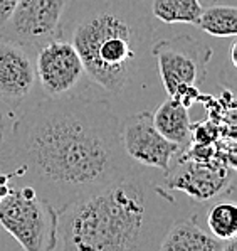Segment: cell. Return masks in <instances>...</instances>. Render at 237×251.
<instances>
[{
  "mask_svg": "<svg viewBox=\"0 0 237 251\" xmlns=\"http://www.w3.org/2000/svg\"><path fill=\"white\" fill-rule=\"evenodd\" d=\"M116 108L94 91L41 98L15 117L0 149V171L54 209L135 167L120 138Z\"/></svg>",
  "mask_w": 237,
  "mask_h": 251,
  "instance_id": "obj_1",
  "label": "cell"
},
{
  "mask_svg": "<svg viewBox=\"0 0 237 251\" xmlns=\"http://www.w3.org/2000/svg\"><path fill=\"white\" fill-rule=\"evenodd\" d=\"M182 212L163 176L156 179L135 165L57 212L56 250H158L167 227Z\"/></svg>",
  "mask_w": 237,
  "mask_h": 251,
  "instance_id": "obj_2",
  "label": "cell"
},
{
  "mask_svg": "<svg viewBox=\"0 0 237 251\" xmlns=\"http://www.w3.org/2000/svg\"><path fill=\"white\" fill-rule=\"evenodd\" d=\"M155 29L147 0H67L61 37L76 48L94 93L114 106L143 90Z\"/></svg>",
  "mask_w": 237,
  "mask_h": 251,
  "instance_id": "obj_3",
  "label": "cell"
},
{
  "mask_svg": "<svg viewBox=\"0 0 237 251\" xmlns=\"http://www.w3.org/2000/svg\"><path fill=\"white\" fill-rule=\"evenodd\" d=\"M151 56L167 95L187 108L192 106L198 100V88L207 78L212 49L195 37L182 34L155 41Z\"/></svg>",
  "mask_w": 237,
  "mask_h": 251,
  "instance_id": "obj_4",
  "label": "cell"
},
{
  "mask_svg": "<svg viewBox=\"0 0 237 251\" xmlns=\"http://www.w3.org/2000/svg\"><path fill=\"white\" fill-rule=\"evenodd\" d=\"M0 227L25 251L56 250L57 211L27 185L10 184L0 201Z\"/></svg>",
  "mask_w": 237,
  "mask_h": 251,
  "instance_id": "obj_5",
  "label": "cell"
},
{
  "mask_svg": "<svg viewBox=\"0 0 237 251\" xmlns=\"http://www.w3.org/2000/svg\"><path fill=\"white\" fill-rule=\"evenodd\" d=\"M39 88L36 49L0 34V108L17 117L34 105Z\"/></svg>",
  "mask_w": 237,
  "mask_h": 251,
  "instance_id": "obj_6",
  "label": "cell"
},
{
  "mask_svg": "<svg viewBox=\"0 0 237 251\" xmlns=\"http://www.w3.org/2000/svg\"><path fill=\"white\" fill-rule=\"evenodd\" d=\"M36 71L44 98H64L89 90L81 57L64 37H56L37 49Z\"/></svg>",
  "mask_w": 237,
  "mask_h": 251,
  "instance_id": "obj_7",
  "label": "cell"
},
{
  "mask_svg": "<svg viewBox=\"0 0 237 251\" xmlns=\"http://www.w3.org/2000/svg\"><path fill=\"white\" fill-rule=\"evenodd\" d=\"M163 179L170 191L183 192L195 202H207L234 187V165L219 159L197 160L180 150Z\"/></svg>",
  "mask_w": 237,
  "mask_h": 251,
  "instance_id": "obj_8",
  "label": "cell"
},
{
  "mask_svg": "<svg viewBox=\"0 0 237 251\" xmlns=\"http://www.w3.org/2000/svg\"><path fill=\"white\" fill-rule=\"evenodd\" d=\"M120 138L128 159L140 167L165 174L180 147L168 142L153 125L151 111L141 110L120 123Z\"/></svg>",
  "mask_w": 237,
  "mask_h": 251,
  "instance_id": "obj_9",
  "label": "cell"
},
{
  "mask_svg": "<svg viewBox=\"0 0 237 251\" xmlns=\"http://www.w3.org/2000/svg\"><path fill=\"white\" fill-rule=\"evenodd\" d=\"M67 0H19L0 34L32 49L61 37V21Z\"/></svg>",
  "mask_w": 237,
  "mask_h": 251,
  "instance_id": "obj_10",
  "label": "cell"
},
{
  "mask_svg": "<svg viewBox=\"0 0 237 251\" xmlns=\"http://www.w3.org/2000/svg\"><path fill=\"white\" fill-rule=\"evenodd\" d=\"M162 251H236L227 243L219 241L198 225L195 211L182 212L170 223L160 241Z\"/></svg>",
  "mask_w": 237,
  "mask_h": 251,
  "instance_id": "obj_11",
  "label": "cell"
},
{
  "mask_svg": "<svg viewBox=\"0 0 237 251\" xmlns=\"http://www.w3.org/2000/svg\"><path fill=\"white\" fill-rule=\"evenodd\" d=\"M153 125L168 142L180 147V150L187 149L192 144V120H190L189 108L182 105L178 100L168 96L162 105L151 111Z\"/></svg>",
  "mask_w": 237,
  "mask_h": 251,
  "instance_id": "obj_12",
  "label": "cell"
},
{
  "mask_svg": "<svg viewBox=\"0 0 237 251\" xmlns=\"http://www.w3.org/2000/svg\"><path fill=\"white\" fill-rule=\"evenodd\" d=\"M200 0H151V17L163 24H189L197 25L202 14Z\"/></svg>",
  "mask_w": 237,
  "mask_h": 251,
  "instance_id": "obj_13",
  "label": "cell"
},
{
  "mask_svg": "<svg viewBox=\"0 0 237 251\" xmlns=\"http://www.w3.org/2000/svg\"><path fill=\"white\" fill-rule=\"evenodd\" d=\"M207 227L214 238L236 250L237 206L231 198L219 199L207 209Z\"/></svg>",
  "mask_w": 237,
  "mask_h": 251,
  "instance_id": "obj_14",
  "label": "cell"
},
{
  "mask_svg": "<svg viewBox=\"0 0 237 251\" xmlns=\"http://www.w3.org/2000/svg\"><path fill=\"white\" fill-rule=\"evenodd\" d=\"M197 25L209 36L234 39L237 34V9L225 3L204 7Z\"/></svg>",
  "mask_w": 237,
  "mask_h": 251,
  "instance_id": "obj_15",
  "label": "cell"
},
{
  "mask_svg": "<svg viewBox=\"0 0 237 251\" xmlns=\"http://www.w3.org/2000/svg\"><path fill=\"white\" fill-rule=\"evenodd\" d=\"M17 3L19 0H0V29L7 24V21L10 19Z\"/></svg>",
  "mask_w": 237,
  "mask_h": 251,
  "instance_id": "obj_16",
  "label": "cell"
},
{
  "mask_svg": "<svg viewBox=\"0 0 237 251\" xmlns=\"http://www.w3.org/2000/svg\"><path fill=\"white\" fill-rule=\"evenodd\" d=\"M5 135H7V128H5V113L0 108V149H2L3 142H5Z\"/></svg>",
  "mask_w": 237,
  "mask_h": 251,
  "instance_id": "obj_17",
  "label": "cell"
}]
</instances>
